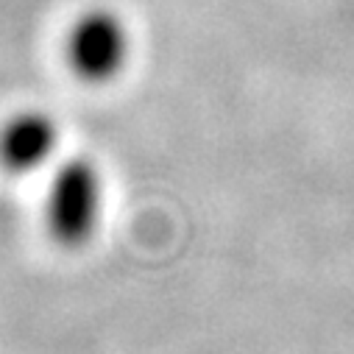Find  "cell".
Instances as JSON below:
<instances>
[{"label":"cell","instance_id":"1","mask_svg":"<svg viewBox=\"0 0 354 354\" xmlns=\"http://www.w3.org/2000/svg\"><path fill=\"white\" fill-rule=\"evenodd\" d=\"M104 209L101 170L84 156L67 159L48 187L45 223L50 237L64 248H81L90 243Z\"/></svg>","mask_w":354,"mask_h":354},{"label":"cell","instance_id":"2","mask_svg":"<svg viewBox=\"0 0 354 354\" xmlns=\"http://www.w3.org/2000/svg\"><path fill=\"white\" fill-rule=\"evenodd\" d=\"M67 62L81 81L106 84L129 62V31L112 12L84 15L67 37Z\"/></svg>","mask_w":354,"mask_h":354},{"label":"cell","instance_id":"3","mask_svg":"<svg viewBox=\"0 0 354 354\" xmlns=\"http://www.w3.org/2000/svg\"><path fill=\"white\" fill-rule=\"evenodd\" d=\"M59 148V126L48 112L26 109L0 126V167L23 176L39 170Z\"/></svg>","mask_w":354,"mask_h":354}]
</instances>
